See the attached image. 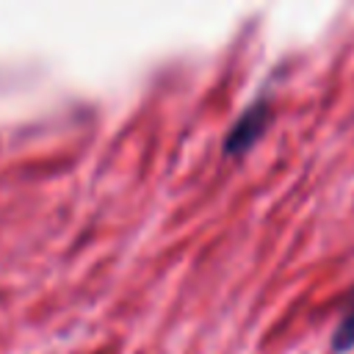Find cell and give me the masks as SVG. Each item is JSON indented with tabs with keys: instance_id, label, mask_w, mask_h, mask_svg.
<instances>
[{
	"instance_id": "1",
	"label": "cell",
	"mask_w": 354,
	"mask_h": 354,
	"mask_svg": "<svg viewBox=\"0 0 354 354\" xmlns=\"http://www.w3.org/2000/svg\"><path fill=\"white\" fill-rule=\"evenodd\" d=\"M268 119H271L268 102H266V100L252 102V105L235 119V124L230 127V133H227V138H224V152H227V155L246 152V149L266 133Z\"/></svg>"
},
{
	"instance_id": "2",
	"label": "cell",
	"mask_w": 354,
	"mask_h": 354,
	"mask_svg": "<svg viewBox=\"0 0 354 354\" xmlns=\"http://www.w3.org/2000/svg\"><path fill=\"white\" fill-rule=\"evenodd\" d=\"M332 348L337 354L354 348V290H351V301L346 304V313H343V318H340V324L332 335Z\"/></svg>"
}]
</instances>
